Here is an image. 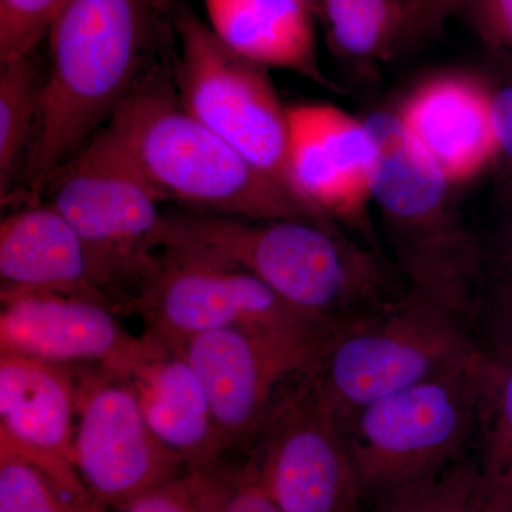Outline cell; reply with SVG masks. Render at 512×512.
Wrapping results in <instances>:
<instances>
[{
	"mask_svg": "<svg viewBox=\"0 0 512 512\" xmlns=\"http://www.w3.org/2000/svg\"><path fill=\"white\" fill-rule=\"evenodd\" d=\"M158 252L244 269L312 318L338 326L406 289L390 259L333 220H247L210 212L165 214Z\"/></svg>",
	"mask_w": 512,
	"mask_h": 512,
	"instance_id": "6da1fadb",
	"label": "cell"
},
{
	"mask_svg": "<svg viewBox=\"0 0 512 512\" xmlns=\"http://www.w3.org/2000/svg\"><path fill=\"white\" fill-rule=\"evenodd\" d=\"M157 0H63L47 30V70L20 204L40 201L50 175L109 123L153 67Z\"/></svg>",
	"mask_w": 512,
	"mask_h": 512,
	"instance_id": "7a4b0ae2",
	"label": "cell"
},
{
	"mask_svg": "<svg viewBox=\"0 0 512 512\" xmlns=\"http://www.w3.org/2000/svg\"><path fill=\"white\" fill-rule=\"evenodd\" d=\"M97 134L161 202L247 220H332L195 119L160 67L153 66Z\"/></svg>",
	"mask_w": 512,
	"mask_h": 512,
	"instance_id": "3957f363",
	"label": "cell"
},
{
	"mask_svg": "<svg viewBox=\"0 0 512 512\" xmlns=\"http://www.w3.org/2000/svg\"><path fill=\"white\" fill-rule=\"evenodd\" d=\"M365 121L379 147L372 201L390 262L407 288L474 325L487 276L483 235L467 224L457 187L410 140L397 113L375 111Z\"/></svg>",
	"mask_w": 512,
	"mask_h": 512,
	"instance_id": "277c9868",
	"label": "cell"
},
{
	"mask_svg": "<svg viewBox=\"0 0 512 512\" xmlns=\"http://www.w3.org/2000/svg\"><path fill=\"white\" fill-rule=\"evenodd\" d=\"M478 350L471 320L406 288L330 330L309 377L340 423L367 404L467 362Z\"/></svg>",
	"mask_w": 512,
	"mask_h": 512,
	"instance_id": "5b68a950",
	"label": "cell"
},
{
	"mask_svg": "<svg viewBox=\"0 0 512 512\" xmlns=\"http://www.w3.org/2000/svg\"><path fill=\"white\" fill-rule=\"evenodd\" d=\"M478 360L480 350L467 362L340 421L363 505L439 476L471 453Z\"/></svg>",
	"mask_w": 512,
	"mask_h": 512,
	"instance_id": "8992f818",
	"label": "cell"
},
{
	"mask_svg": "<svg viewBox=\"0 0 512 512\" xmlns=\"http://www.w3.org/2000/svg\"><path fill=\"white\" fill-rule=\"evenodd\" d=\"M40 201L76 228L117 308L131 311L160 266L163 202L99 134L50 175Z\"/></svg>",
	"mask_w": 512,
	"mask_h": 512,
	"instance_id": "52a82bcc",
	"label": "cell"
},
{
	"mask_svg": "<svg viewBox=\"0 0 512 512\" xmlns=\"http://www.w3.org/2000/svg\"><path fill=\"white\" fill-rule=\"evenodd\" d=\"M173 25L180 42L174 86L185 109L256 170L293 192L288 107L268 69L229 49L184 6L175 5Z\"/></svg>",
	"mask_w": 512,
	"mask_h": 512,
	"instance_id": "ba28073f",
	"label": "cell"
},
{
	"mask_svg": "<svg viewBox=\"0 0 512 512\" xmlns=\"http://www.w3.org/2000/svg\"><path fill=\"white\" fill-rule=\"evenodd\" d=\"M160 266L138 293L131 312L148 335L167 348L221 329L323 340L335 326L293 308L244 269L171 252H158Z\"/></svg>",
	"mask_w": 512,
	"mask_h": 512,
	"instance_id": "9c48e42d",
	"label": "cell"
},
{
	"mask_svg": "<svg viewBox=\"0 0 512 512\" xmlns=\"http://www.w3.org/2000/svg\"><path fill=\"white\" fill-rule=\"evenodd\" d=\"M76 382L74 464L101 510L128 504L187 474L151 430L133 380L100 365L70 366Z\"/></svg>",
	"mask_w": 512,
	"mask_h": 512,
	"instance_id": "30bf717a",
	"label": "cell"
},
{
	"mask_svg": "<svg viewBox=\"0 0 512 512\" xmlns=\"http://www.w3.org/2000/svg\"><path fill=\"white\" fill-rule=\"evenodd\" d=\"M309 375L256 434L244 461L286 512H360L362 491L342 426Z\"/></svg>",
	"mask_w": 512,
	"mask_h": 512,
	"instance_id": "8fae6325",
	"label": "cell"
},
{
	"mask_svg": "<svg viewBox=\"0 0 512 512\" xmlns=\"http://www.w3.org/2000/svg\"><path fill=\"white\" fill-rule=\"evenodd\" d=\"M325 340L221 329L185 340L178 352L204 384L225 458L245 451L289 393L312 372Z\"/></svg>",
	"mask_w": 512,
	"mask_h": 512,
	"instance_id": "7c38bea8",
	"label": "cell"
},
{
	"mask_svg": "<svg viewBox=\"0 0 512 512\" xmlns=\"http://www.w3.org/2000/svg\"><path fill=\"white\" fill-rule=\"evenodd\" d=\"M119 313L110 303L83 296H2L0 353L62 366H106L130 375L167 346L148 333L138 338L128 332Z\"/></svg>",
	"mask_w": 512,
	"mask_h": 512,
	"instance_id": "4fadbf2b",
	"label": "cell"
},
{
	"mask_svg": "<svg viewBox=\"0 0 512 512\" xmlns=\"http://www.w3.org/2000/svg\"><path fill=\"white\" fill-rule=\"evenodd\" d=\"M288 120L293 192L332 220L362 225L379 164L366 121L322 103L288 107Z\"/></svg>",
	"mask_w": 512,
	"mask_h": 512,
	"instance_id": "5bb4252c",
	"label": "cell"
},
{
	"mask_svg": "<svg viewBox=\"0 0 512 512\" xmlns=\"http://www.w3.org/2000/svg\"><path fill=\"white\" fill-rule=\"evenodd\" d=\"M76 382L72 367L0 353V460L39 468L93 500L74 464Z\"/></svg>",
	"mask_w": 512,
	"mask_h": 512,
	"instance_id": "9a60e30c",
	"label": "cell"
},
{
	"mask_svg": "<svg viewBox=\"0 0 512 512\" xmlns=\"http://www.w3.org/2000/svg\"><path fill=\"white\" fill-rule=\"evenodd\" d=\"M0 284L2 296L57 293L99 299L119 309L86 241L46 201L23 204L3 218Z\"/></svg>",
	"mask_w": 512,
	"mask_h": 512,
	"instance_id": "2e32d148",
	"label": "cell"
},
{
	"mask_svg": "<svg viewBox=\"0 0 512 512\" xmlns=\"http://www.w3.org/2000/svg\"><path fill=\"white\" fill-rule=\"evenodd\" d=\"M416 144L447 183H470L497 156L491 90L467 77L424 83L397 113Z\"/></svg>",
	"mask_w": 512,
	"mask_h": 512,
	"instance_id": "e0dca14e",
	"label": "cell"
},
{
	"mask_svg": "<svg viewBox=\"0 0 512 512\" xmlns=\"http://www.w3.org/2000/svg\"><path fill=\"white\" fill-rule=\"evenodd\" d=\"M151 430L178 454L188 473L225 460L204 384L183 353L167 348L130 373Z\"/></svg>",
	"mask_w": 512,
	"mask_h": 512,
	"instance_id": "ac0fdd59",
	"label": "cell"
},
{
	"mask_svg": "<svg viewBox=\"0 0 512 512\" xmlns=\"http://www.w3.org/2000/svg\"><path fill=\"white\" fill-rule=\"evenodd\" d=\"M204 5L212 32L239 56L335 89L320 70L311 9L302 0H204Z\"/></svg>",
	"mask_w": 512,
	"mask_h": 512,
	"instance_id": "d6986e66",
	"label": "cell"
},
{
	"mask_svg": "<svg viewBox=\"0 0 512 512\" xmlns=\"http://www.w3.org/2000/svg\"><path fill=\"white\" fill-rule=\"evenodd\" d=\"M471 454L488 510L512 512V356L480 349Z\"/></svg>",
	"mask_w": 512,
	"mask_h": 512,
	"instance_id": "ffe728a7",
	"label": "cell"
},
{
	"mask_svg": "<svg viewBox=\"0 0 512 512\" xmlns=\"http://www.w3.org/2000/svg\"><path fill=\"white\" fill-rule=\"evenodd\" d=\"M40 87L35 55L0 63V197L12 198L39 119Z\"/></svg>",
	"mask_w": 512,
	"mask_h": 512,
	"instance_id": "44dd1931",
	"label": "cell"
},
{
	"mask_svg": "<svg viewBox=\"0 0 512 512\" xmlns=\"http://www.w3.org/2000/svg\"><path fill=\"white\" fill-rule=\"evenodd\" d=\"M320 10L346 56L373 60L399 45L400 18L393 0H322Z\"/></svg>",
	"mask_w": 512,
	"mask_h": 512,
	"instance_id": "7402d4cb",
	"label": "cell"
},
{
	"mask_svg": "<svg viewBox=\"0 0 512 512\" xmlns=\"http://www.w3.org/2000/svg\"><path fill=\"white\" fill-rule=\"evenodd\" d=\"M360 512H490L473 454L439 476L365 504Z\"/></svg>",
	"mask_w": 512,
	"mask_h": 512,
	"instance_id": "603a6c76",
	"label": "cell"
},
{
	"mask_svg": "<svg viewBox=\"0 0 512 512\" xmlns=\"http://www.w3.org/2000/svg\"><path fill=\"white\" fill-rule=\"evenodd\" d=\"M0 512H104L39 468L23 461L0 460Z\"/></svg>",
	"mask_w": 512,
	"mask_h": 512,
	"instance_id": "cb8c5ba5",
	"label": "cell"
},
{
	"mask_svg": "<svg viewBox=\"0 0 512 512\" xmlns=\"http://www.w3.org/2000/svg\"><path fill=\"white\" fill-rule=\"evenodd\" d=\"M188 476L202 512H286L266 493L245 461L225 458L215 467Z\"/></svg>",
	"mask_w": 512,
	"mask_h": 512,
	"instance_id": "d4e9b609",
	"label": "cell"
},
{
	"mask_svg": "<svg viewBox=\"0 0 512 512\" xmlns=\"http://www.w3.org/2000/svg\"><path fill=\"white\" fill-rule=\"evenodd\" d=\"M63 0H0V63L35 55Z\"/></svg>",
	"mask_w": 512,
	"mask_h": 512,
	"instance_id": "484cf974",
	"label": "cell"
},
{
	"mask_svg": "<svg viewBox=\"0 0 512 512\" xmlns=\"http://www.w3.org/2000/svg\"><path fill=\"white\" fill-rule=\"evenodd\" d=\"M474 330L483 352L512 356V278L487 274L478 301Z\"/></svg>",
	"mask_w": 512,
	"mask_h": 512,
	"instance_id": "4316f807",
	"label": "cell"
},
{
	"mask_svg": "<svg viewBox=\"0 0 512 512\" xmlns=\"http://www.w3.org/2000/svg\"><path fill=\"white\" fill-rule=\"evenodd\" d=\"M491 104L497 136V156L493 164L497 170L501 205L512 201V82H501L491 90Z\"/></svg>",
	"mask_w": 512,
	"mask_h": 512,
	"instance_id": "83f0119b",
	"label": "cell"
},
{
	"mask_svg": "<svg viewBox=\"0 0 512 512\" xmlns=\"http://www.w3.org/2000/svg\"><path fill=\"white\" fill-rule=\"evenodd\" d=\"M495 55H512V0H457Z\"/></svg>",
	"mask_w": 512,
	"mask_h": 512,
	"instance_id": "f1b7e54d",
	"label": "cell"
},
{
	"mask_svg": "<svg viewBox=\"0 0 512 512\" xmlns=\"http://www.w3.org/2000/svg\"><path fill=\"white\" fill-rule=\"evenodd\" d=\"M400 18L399 45L417 42L440 28L457 0H393Z\"/></svg>",
	"mask_w": 512,
	"mask_h": 512,
	"instance_id": "f546056e",
	"label": "cell"
},
{
	"mask_svg": "<svg viewBox=\"0 0 512 512\" xmlns=\"http://www.w3.org/2000/svg\"><path fill=\"white\" fill-rule=\"evenodd\" d=\"M117 512H202L190 476L171 481L137 498Z\"/></svg>",
	"mask_w": 512,
	"mask_h": 512,
	"instance_id": "4dcf8cb0",
	"label": "cell"
},
{
	"mask_svg": "<svg viewBox=\"0 0 512 512\" xmlns=\"http://www.w3.org/2000/svg\"><path fill=\"white\" fill-rule=\"evenodd\" d=\"M487 252V274L512 278V201L500 205L494 227L483 235Z\"/></svg>",
	"mask_w": 512,
	"mask_h": 512,
	"instance_id": "1f68e13d",
	"label": "cell"
},
{
	"mask_svg": "<svg viewBox=\"0 0 512 512\" xmlns=\"http://www.w3.org/2000/svg\"><path fill=\"white\" fill-rule=\"evenodd\" d=\"M495 56H497V66L500 69L503 82H512V55Z\"/></svg>",
	"mask_w": 512,
	"mask_h": 512,
	"instance_id": "d6a6232c",
	"label": "cell"
},
{
	"mask_svg": "<svg viewBox=\"0 0 512 512\" xmlns=\"http://www.w3.org/2000/svg\"><path fill=\"white\" fill-rule=\"evenodd\" d=\"M160 8L163 9L165 15H173L175 5H177V0H157Z\"/></svg>",
	"mask_w": 512,
	"mask_h": 512,
	"instance_id": "836d02e7",
	"label": "cell"
},
{
	"mask_svg": "<svg viewBox=\"0 0 512 512\" xmlns=\"http://www.w3.org/2000/svg\"><path fill=\"white\" fill-rule=\"evenodd\" d=\"M309 9H320L322 8V0H302Z\"/></svg>",
	"mask_w": 512,
	"mask_h": 512,
	"instance_id": "e575fe53",
	"label": "cell"
}]
</instances>
